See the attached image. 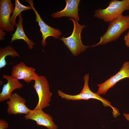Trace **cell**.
<instances>
[{"label": "cell", "mask_w": 129, "mask_h": 129, "mask_svg": "<svg viewBox=\"0 0 129 129\" xmlns=\"http://www.w3.org/2000/svg\"><path fill=\"white\" fill-rule=\"evenodd\" d=\"M33 88L38 96V100L35 109H43L49 106L52 93L50 91L49 84L46 77L38 75L34 80Z\"/></svg>", "instance_id": "5"}, {"label": "cell", "mask_w": 129, "mask_h": 129, "mask_svg": "<svg viewBox=\"0 0 129 129\" xmlns=\"http://www.w3.org/2000/svg\"><path fill=\"white\" fill-rule=\"evenodd\" d=\"M18 16V21L16 26V29L13 34H11L12 37L11 42L12 43L16 40H23L27 44L29 49H32L35 43L32 40L28 38L24 32L22 25L23 20L22 14L21 13Z\"/></svg>", "instance_id": "14"}, {"label": "cell", "mask_w": 129, "mask_h": 129, "mask_svg": "<svg viewBox=\"0 0 129 129\" xmlns=\"http://www.w3.org/2000/svg\"><path fill=\"white\" fill-rule=\"evenodd\" d=\"M129 10V0L111 1L106 8L96 10L94 16L106 22H110L122 15L125 11Z\"/></svg>", "instance_id": "3"}, {"label": "cell", "mask_w": 129, "mask_h": 129, "mask_svg": "<svg viewBox=\"0 0 129 129\" xmlns=\"http://www.w3.org/2000/svg\"><path fill=\"white\" fill-rule=\"evenodd\" d=\"M25 1L29 4L36 15V21L38 23L40 27V31L42 33V39L41 43L43 46L44 47L47 45L46 40L48 37L51 36L56 39L58 38L62 34V33L58 29L54 28L48 25L43 20L40 15L34 7L32 0Z\"/></svg>", "instance_id": "8"}, {"label": "cell", "mask_w": 129, "mask_h": 129, "mask_svg": "<svg viewBox=\"0 0 129 129\" xmlns=\"http://www.w3.org/2000/svg\"><path fill=\"white\" fill-rule=\"evenodd\" d=\"M9 124L5 120L0 119V129H6L9 127Z\"/></svg>", "instance_id": "17"}, {"label": "cell", "mask_w": 129, "mask_h": 129, "mask_svg": "<svg viewBox=\"0 0 129 129\" xmlns=\"http://www.w3.org/2000/svg\"><path fill=\"white\" fill-rule=\"evenodd\" d=\"M6 35V33L4 30L0 29V40L4 39V36Z\"/></svg>", "instance_id": "19"}, {"label": "cell", "mask_w": 129, "mask_h": 129, "mask_svg": "<svg viewBox=\"0 0 129 129\" xmlns=\"http://www.w3.org/2000/svg\"><path fill=\"white\" fill-rule=\"evenodd\" d=\"M129 28V15H122L110 22L106 32L100 37V40L99 42L90 47H93L98 45H104L115 41Z\"/></svg>", "instance_id": "1"}, {"label": "cell", "mask_w": 129, "mask_h": 129, "mask_svg": "<svg viewBox=\"0 0 129 129\" xmlns=\"http://www.w3.org/2000/svg\"><path fill=\"white\" fill-rule=\"evenodd\" d=\"M123 115L128 121H129V113H123Z\"/></svg>", "instance_id": "20"}, {"label": "cell", "mask_w": 129, "mask_h": 129, "mask_svg": "<svg viewBox=\"0 0 129 129\" xmlns=\"http://www.w3.org/2000/svg\"><path fill=\"white\" fill-rule=\"evenodd\" d=\"M70 19L73 22L74 25L72 33L68 37H63L59 39L63 42L72 54L75 56L84 51L89 47L84 45L81 39V33L86 26L79 24L78 21L72 18H70Z\"/></svg>", "instance_id": "4"}, {"label": "cell", "mask_w": 129, "mask_h": 129, "mask_svg": "<svg viewBox=\"0 0 129 129\" xmlns=\"http://www.w3.org/2000/svg\"><path fill=\"white\" fill-rule=\"evenodd\" d=\"M3 78L7 81L2 87V91L0 93V102H3L9 99L12 94V92L16 89L22 88L23 84L11 75H4Z\"/></svg>", "instance_id": "13"}, {"label": "cell", "mask_w": 129, "mask_h": 129, "mask_svg": "<svg viewBox=\"0 0 129 129\" xmlns=\"http://www.w3.org/2000/svg\"><path fill=\"white\" fill-rule=\"evenodd\" d=\"M15 5L14 10L10 19L11 24L14 27L16 26V19L17 16L23 11L32 9L30 6H25L21 4L19 0H15Z\"/></svg>", "instance_id": "16"}, {"label": "cell", "mask_w": 129, "mask_h": 129, "mask_svg": "<svg viewBox=\"0 0 129 129\" xmlns=\"http://www.w3.org/2000/svg\"><path fill=\"white\" fill-rule=\"evenodd\" d=\"M127 33H129V31Z\"/></svg>", "instance_id": "21"}, {"label": "cell", "mask_w": 129, "mask_h": 129, "mask_svg": "<svg viewBox=\"0 0 129 129\" xmlns=\"http://www.w3.org/2000/svg\"><path fill=\"white\" fill-rule=\"evenodd\" d=\"M11 0H0V29L7 32H12L14 27L10 22V15L14 8Z\"/></svg>", "instance_id": "7"}, {"label": "cell", "mask_w": 129, "mask_h": 129, "mask_svg": "<svg viewBox=\"0 0 129 129\" xmlns=\"http://www.w3.org/2000/svg\"><path fill=\"white\" fill-rule=\"evenodd\" d=\"M42 109L30 110L25 116V119L34 120L37 125L45 126L48 129H57L58 126L53 121L52 117L44 112Z\"/></svg>", "instance_id": "9"}, {"label": "cell", "mask_w": 129, "mask_h": 129, "mask_svg": "<svg viewBox=\"0 0 129 129\" xmlns=\"http://www.w3.org/2000/svg\"><path fill=\"white\" fill-rule=\"evenodd\" d=\"M35 70L34 68L27 66L23 62H21L13 67L11 75L18 80H22L28 83L34 81L38 75Z\"/></svg>", "instance_id": "11"}, {"label": "cell", "mask_w": 129, "mask_h": 129, "mask_svg": "<svg viewBox=\"0 0 129 129\" xmlns=\"http://www.w3.org/2000/svg\"><path fill=\"white\" fill-rule=\"evenodd\" d=\"M124 39L125 45L129 48V33H127L124 36Z\"/></svg>", "instance_id": "18"}, {"label": "cell", "mask_w": 129, "mask_h": 129, "mask_svg": "<svg viewBox=\"0 0 129 129\" xmlns=\"http://www.w3.org/2000/svg\"></svg>", "instance_id": "22"}, {"label": "cell", "mask_w": 129, "mask_h": 129, "mask_svg": "<svg viewBox=\"0 0 129 129\" xmlns=\"http://www.w3.org/2000/svg\"><path fill=\"white\" fill-rule=\"evenodd\" d=\"M89 78L88 74H86L84 76V86L81 91L79 94L75 95H71L66 94L59 90L58 91L59 96L62 98L67 100H88L91 99H96L101 101L105 107H111L113 110V116L118 115L119 113L118 110L111 105L110 102L102 98L97 93H94L91 90L88 84Z\"/></svg>", "instance_id": "2"}, {"label": "cell", "mask_w": 129, "mask_h": 129, "mask_svg": "<svg viewBox=\"0 0 129 129\" xmlns=\"http://www.w3.org/2000/svg\"><path fill=\"white\" fill-rule=\"evenodd\" d=\"M66 5L62 10L57 11L51 14L54 18L63 17H69L74 18L79 21L80 18L78 16V7L80 0H65Z\"/></svg>", "instance_id": "12"}, {"label": "cell", "mask_w": 129, "mask_h": 129, "mask_svg": "<svg viewBox=\"0 0 129 129\" xmlns=\"http://www.w3.org/2000/svg\"><path fill=\"white\" fill-rule=\"evenodd\" d=\"M125 78H129V61L124 62L120 70L115 75L103 83L97 84L98 88L97 93L99 95L105 94L117 83Z\"/></svg>", "instance_id": "6"}, {"label": "cell", "mask_w": 129, "mask_h": 129, "mask_svg": "<svg viewBox=\"0 0 129 129\" xmlns=\"http://www.w3.org/2000/svg\"><path fill=\"white\" fill-rule=\"evenodd\" d=\"M12 57H19V55L12 46L9 45L0 49V69L4 67L6 65L5 58L7 56Z\"/></svg>", "instance_id": "15"}, {"label": "cell", "mask_w": 129, "mask_h": 129, "mask_svg": "<svg viewBox=\"0 0 129 129\" xmlns=\"http://www.w3.org/2000/svg\"><path fill=\"white\" fill-rule=\"evenodd\" d=\"M9 100L6 102L8 107L7 111L9 115L28 114L30 109L25 104V99L16 93L12 94Z\"/></svg>", "instance_id": "10"}]
</instances>
